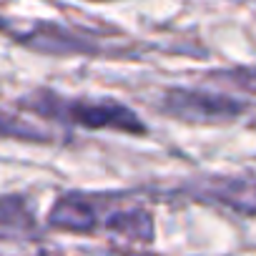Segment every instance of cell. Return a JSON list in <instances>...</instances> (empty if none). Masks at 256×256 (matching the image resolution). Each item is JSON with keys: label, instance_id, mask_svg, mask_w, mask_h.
I'll return each mask as SVG.
<instances>
[{"label": "cell", "instance_id": "4", "mask_svg": "<svg viewBox=\"0 0 256 256\" xmlns=\"http://www.w3.org/2000/svg\"><path fill=\"white\" fill-rule=\"evenodd\" d=\"M106 228L128 238V241H151L154 238V221L146 211H120L106 218Z\"/></svg>", "mask_w": 256, "mask_h": 256}, {"label": "cell", "instance_id": "3", "mask_svg": "<svg viewBox=\"0 0 256 256\" xmlns=\"http://www.w3.org/2000/svg\"><path fill=\"white\" fill-rule=\"evenodd\" d=\"M96 211L86 198H76V196H66L60 201H56L48 224L56 228H66V231H90L96 226Z\"/></svg>", "mask_w": 256, "mask_h": 256}, {"label": "cell", "instance_id": "1", "mask_svg": "<svg viewBox=\"0 0 256 256\" xmlns=\"http://www.w3.org/2000/svg\"><path fill=\"white\" fill-rule=\"evenodd\" d=\"M23 103L40 116L78 123L86 128H118V131H128V134H144L146 131L144 123L138 120V116L131 108H126L116 100H100V103L66 100V98H58L48 90H40L33 98H26Z\"/></svg>", "mask_w": 256, "mask_h": 256}, {"label": "cell", "instance_id": "5", "mask_svg": "<svg viewBox=\"0 0 256 256\" xmlns=\"http://www.w3.org/2000/svg\"><path fill=\"white\" fill-rule=\"evenodd\" d=\"M206 194L234 206L236 211L254 214L256 211V186L246 181H214L206 186Z\"/></svg>", "mask_w": 256, "mask_h": 256}, {"label": "cell", "instance_id": "6", "mask_svg": "<svg viewBox=\"0 0 256 256\" xmlns=\"http://www.w3.org/2000/svg\"><path fill=\"white\" fill-rule=\"evenodd\" d=\"M0 134H8V136H20V138H43V134L38 131L36 126H30V123H26V120H18V118H13V116H8V113H3L0 110Z\"/></svg>", "mask_w": 256, "mask_h": 256}, {"label": "cell", "instance_id": "7", "mask_svg": "<svg viewBox=\"0 0 256 256\" xmlns=\"http://www.w3.org/2000/svg\"><path fill=\"white\" fill-rule=\"evenodd\" d=\"M38 256H58V254H53V251H40Z\"/></svg>", "mask_w": 256, "mask_h": 256}, {"label": "cell", "instance_id": "2", "mask_svg": "<svg viewBox=\"0 0 256 256\" xmlns=\"http://www.w3.org/2000/svg\"><path fill=\"white\" fill-rule=\"evenodd\" d=\"M164 106L171 116H178L186 120L231 118L241 110V103L226 96H208V93H196V90H171Z\"/></svg>", "mask_w": 256, "mask_h": 256}]
</instances>
